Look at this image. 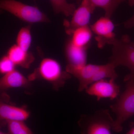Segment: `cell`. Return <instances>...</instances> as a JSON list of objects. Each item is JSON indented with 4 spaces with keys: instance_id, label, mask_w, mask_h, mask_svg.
<instances>
[{
    "instance_id": "1",
    "label": "cell",
    "mask_w": 134,
    "mask_h": 134,
    "mask_svg": "<svg viewBox=\"0 0 134 134\" xmlns=\"http://www.w3.org/2000/svg\"><path fill=\"white\" fill-rule=\"evenodd\" d=\"M126 89L116 103L110 106L112 111L116 114L112 130L115 132L122 131V125L129 118L134 115V76L129 74L125 76Z\"/></svg>"
},
{
    "instance_id": "2",
    "label": "cell",
    "mask_w": 134,
    "mask_h": 134,
    "mask_svg": "<svg viewBox=\"0 0 134 134\" xmlns=\"http://www.w3.org/2000/svg\"><path fill=\"white\" fill-rule=\"evenodd\" d=\"M114 120L109 110L101 109L91 115H83L79 120L81 134H112Z\"/></svg>"
},
{
    "instance_id": "3",
    "label": "cell",
    "mask_w": 134,
    "mask_h": 134,
    "mask_svg": "<svg viewBox=\"0 0 134 134\" xmlns=\"http://www.w3.org/2000/svg\"><path fill=\"white\" fill-rule=\"evenodd\" d=\"M0 8L29 24L50 21L45 14L37 7L26 5L16 0H1Z\"/></svg>"
},
{
    "instance_id": "4",
    "label": "cell",
    "mask_w": 134,
    "mask_h": 134,
    "mask_svg": "<svg viewBox=\"0 0 134 134\" xmlns=\"http://www.w3.org/2000/svg\"><path fill=\"white\" fill-rule=\"evenodd\" d=\"M112 54L109 58V62L115 67L123 66L130 70V75L134 76V45L132 44L129 36H122L115 39L112 44Z\"/></svg>"
},
{
    "instance_id": "5",
    "label": "cell",
    "mask_w": 134,
    "mask_h": 134,
    "mask_svg": "<svg viewBox=\"0 0 134 134\" xmlns=\"http://www.w3.org/2000/svg\"><path fill=\"white\" fill-rule=\"evenodd\" d=\"M40 77L46 81L53 83L62 85L71 77L70 74L63 71L59 63L50 58L43 59L37 69Z\"/></svg>"
},
{
    "instance_id": "6",
    "label": "cell",
    "mask_w": 134,
    "mask_h": 134,
    "mask_svg": "<svg viewBox=\"0 0 134 134\" xmlns=\"http://www.w3.org/2000/svg\"><path fill=\"white\" fill-rule=\"evenodd\" d=\"M79 4L72 15L71 21L64 22L66 33L70 36L76 29L88 26L91 14L96 9L88 0H82Z\"/></svg>"
},
{
    "instance_id": "7",
    "label": "cell",
    "mask_w": 134,
    "mask_h": 134,
    "mask_svg": "<svg viewBox=\"0 0 134 134\" xmlns=\"http://www.w3.org/2000/svg\"><path fill=\"white\" fill-rule=\"evenodd\" d=\"M114 27L110 18L105 16L100 17L90 25L92 31L96 35L98 48H103L106 44L112 45L117 38L113 32Z\"/></svg>"
},
{
    "instance_id": "8",
    "label": "cell",
    "mask_w": 134,
    "mask_h": 134,
    "mask_svg": "<svg viewBox=\"0 0 134 134\" xmlns=\"http://www.w3.org/2000/svg\"><path fill=\"white\" fill-rule=\"evenodd\" d=\"M115 79L109 81L104 79L94 82L85 91L86 93L96 97L97 101L103 98H109L111 100L117 98L120 92V87L115 82Z\"/></svg>"
},
{
    "instance_id": "9",
    "label": "cell",
    "mask_w": 134,
    "mask_h": 134,
    "mask_svg": "<svg viewBox=\"0 0 134 134\" xmlns=\"http://www.w3.org/2000/svg\"><path fill=\"white\" fill-rule=\"evenodd\" d=\"M103 66L88 64L82 66L76 67L68 65L66 70L68 73L73 75L79 80L78 91L81 92L87 89L89 85L93 83L94 77Z\"/></svg>"
},
{
    "instance_id": "10",
    "label": "cell",
    "mask_w": 134,
    "mask_h": 134,
    "mask_svg": "<svg viewBox=\"0 0 134 134\" xmlns=\"http://www.w3.org/2000/svg\"><path fill=\"white\" fill-rule=\"evenodd\" d=\"M88 47H79L72 43L71 39L68 40L65 46V53L68 64L76 67L86 65Z\"/></svg>"
},
{
    "instance_id": "11",
    "label": "cell",
    "mask_w": 134,
    "mask_h": 134,
    "mask_svg": "<svg viewBox=\"0 0 134 134\" xmlns=\"http://www.w3.org/2000/svg\"><path fill=\"white\" fill-rule=\"evenodd\" d=\"M7 55L15 65L25 68H29L34 59L31 53L24 51L16 44L9 48Z\"/></svg>"
},
{
    "instance_id": "12",
    "label": "cell",
    "mask_w": 134,
    "mask_h": 134,
    "mask_svg": "<svg viewBox=\"0 0 134 134\" xmlns=\"http://www.w3.org/2000/svg\"><path fill=\"white\" fill-rule=\"evenodd\" d=\"M30 115L29 112L24 108L1 103L0 106L1 120L24 121Z\"/></svg>"
},
{
    "instance_id": "13",
    "label": "cell",
    "mask_w": 134,
    "mask_h": 134,
    "mask_svg": "<svg viewBox=\"0 0 134 134\" xmlns=\"http://www.w3.org/2000/svg\"><path fill=\"white\" fill-rule=\"evenodd\" d=\"M29 80L19 71L14 70L5 74L0 80L1 90L10 88L24 87L28 85Z\"/></svg>"
},
{
    "instance_id": "14",
    "label": "cell",
    "mask_w": 134,
    "mask_h": 134,
    "mask_svg": "<svg viewBox=\"0 0 134 134\" xmlns=\"http://www.w3.org/2000/svg\"><path fill=\"white\" fill-rule=\"evenodd\" d=\"M71 41L74 44L79 47L89 48L92 32L90 27L84 26L76 29L72 35Z\"/></svg>"
},
{
    "instance_id": "15",
    "label": "cell",
    "mask_w": 134,
    "mask_h": 134,
    "mask_svg": "<svg viewBox=\"0 0 134 134\" xmlns=\"http://www.w3.org/2000/svg\"><path fill=\"white\" fill-rule=\"evenodd\" d=\"M80 3L82 0H76ZM91 5L95 8H101L105 12V16L107 17H111L115 10L120 3L125 0H88Z\"/></svg>"
},
{
    "instance_id": "16",
    "label": "cell",
    "mask_w": 134,
    "mask_h": 134,
    "mask_svg": "<svg viewBox=\"0 0 134 134\" xmlns=\"http://www.w3.org/2000/svg\"><path fill=\"white\" fill-rule=\"evenodd\" d=\"M53 9L56 14L62 13L66 16L72 15L76 9L75 5L69 3L66 0H50Z\"/></svg>"
},
{
    "instance_id": "17",
    "label": "cell",
    "mask_w": 134,
    "mask_h": 134,
    "mask_svg": "<svg viewBox=\"0 0 134 134\" xmlns=\"http://www.w3.org/2000/svg\"><path fill=\"white\" fill-rule=\"evenodd\" d=\"M32 42V36L30 25L23 27L18 34L16 44L23 50L28 52Z\"/></svg>"
},
{
    "instance_id": "18",
    "label": "cell",
    "mask_w": 134,
    "mask_h": 134,
    "mask_svg": "<svg viewBox=\"0 0 134 134\" xmlns=\"http://www.w3.org/2000/svg\"><path fill=\"white\" fill-rule=\"evenodd\" d=\"M7 122L9 134H34L23 121H8Z\"/></svg>"
},
{
    "instance_id": "19",
    "label": "cell",
    "mask_w": 134,
    "mask_h": 134,
    "mask_svg": "<svg viewBox=\"0 0 134 134\" xmlns=\"http://www.w3.org/2000/svg\"><path fill=\"white\" fill-rule=\"evenodd\" d=\"M14 63L8 55L3 56L0 61V72L5 75L15 69Z\"/></svg>"
},
{
    "instance_id": "20",
    "label": "cell",
    "mask_w": 134,
    "mask_h": 134,
    "mask_svg": "<svg viewBox=\"0 0 134 134\" xmlns=\"http://www.w3.org/2000/svg\"><path fill=\"white\" fill-rule=\"evenodd\" d=\"M124 26L127 28L134 27V15L124 23Z\"/></svg>"
},
{
    "instance_id": "21",
    "label": "cell",
    "mask_w": 134,
    "mask_h": 134,
    "mask_svg": "<svg viewBox=\"0 0 134 134\" xmlns=\"http://www.w3.org/2000/svg\"><path fill=\"white\" fill-rule=\"evenodd\" d=\"M126 134H134V126L131 128Z\"/></svg>"
},
{
    "instance_id": "22",
    "label": "cell",
    "mask_w": 134,
    "mask_h": 134,
    "mask_svg": "<svg viewBox=\"0 0 134 134\" xmlns=\"http://www.w3.org/2000/svg\"><path fill=\"white\" fill-rule=\"evenodd\" d=\"M129 4L131 7L134 6V0H129Z\"/></svg>"
},
{
    "instance_id": "23",
    "label": "cell",
    "mask_w": 134,
    "mask_h": 134,
    "mask_svg": "<svg viewBox=\"0 0 134 134\" xmlns=\"http://www.w3.org/2000/svg\"><path fill=\"white\" fill-rule=\"evenodd\" d=\"M0 134H9V133H3V132L1 131V132H0Z\"/></svg>"
},
{
    "instance_id": "24",
    "label": "cell",
    "mask_w": 134,
    "mask_h": 134,
    "mask_svg": "<svg viewBox=\"0 0 134 134\" xmlns=\"http://www.w3.org/2000/svg\"><path fill=\"white\" fill-rule=\"evenodd\" d=\"M131 42H132V44H133L134 45V41H131Z\"/></svg>"
},
{
    "instance_id": "25",
    "label": "cell",
    "mask_w": 134,
    "mask_h": 134,
    "mask_svg": "<svg viewBox=\"0 0 134 134\" xmlns=\"http://www.w3.org/2000/svg\"><path fill=\"white\" fill-rule=\"evenodd\" d=\"M34 1H35L36 0H33Z\"/></svg>"
}]
</instances>
